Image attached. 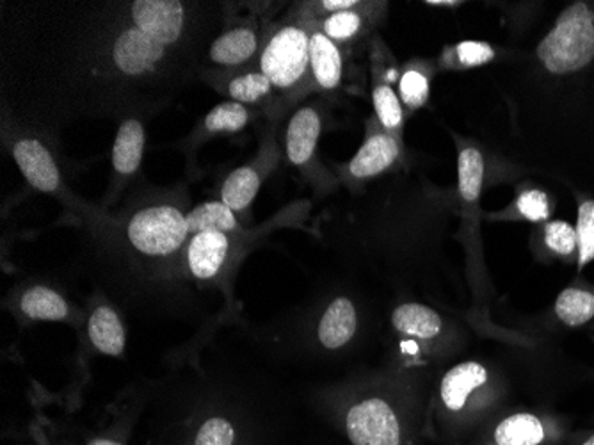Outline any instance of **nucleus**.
<instances>
[{
  "mask_svg": "<svg viewBox=\"0 0 594 445\" xmlns=\"http://www.w3.org/2000/svg\"><path fill=\"white\" fill-rule=\"evenodd\" d=\"M538 58L546 72L574 74L594 60V11L585 2H574L555 21L551 33L538 44Z\"/></svg>",
  "mask_w": 594,
  "mask_h": 445,
  "instance_id": "obj_1",
  "label": "nucleus"
},
{
  "mask_svg": "<svg viewBox=\"0 0 594 445\" xmlns=\"http://www.w3.org/2000/svg\"><path fill=\"white\" fill-rule=\"evenodd\" d=\"M262 74L281 93L300 91L312 74L309 68V33L295 22L276 27L262 47Z\"/></svg>",
  "mask_w": 594,
  "mask_h": 445,
  "instance_id": "obj_2",
  "label": "nucleus"
},
{
  "mask_svg": "<svg viewBox=\"0 0 594 445\" xmlns=\"http://www.w3.org/2000/svg\"><path fill=\"white\" fill-rule=\"evenodd\" d=\"M490 372L479 361H463L452 367L440 383V405L443 410V431L440 435L448 442L463 441L470 433L471 400L488 385Z\"/></svg>",
  "mask_w": 594,
  "mask_h": 445,
  "instance_id": "obj_3",
  "label": "nucleus"
},
{
  "mask_svg": "<svg viewBox=\"0 0 594 445\" xmlns=\"http://www.w3.org/2000/svg\"><path fill=\"white\" fill-rule=\"evenodd\" d=\"M344 431L353 445H412L415 436L397 408L376 396L365 397L345 411Z\"/></svg>",
  "mask_w": 594,
  "mask_h": 445,
  "instance_id": "obj_4",
  "label": "nucleus"
},
{
  "mask_svg": "<svg viewBox=\"0 0 594 445\" xmlns=\"http://www.w3.org/2000/svg\"><path fill=\"white\" fill-rule=\"evenodd\" d=\"M128 243L147 257H167L191 239L186 214L173 205L148 207L134 214L127 227Z\"/></svg>",
  "mask_w": 594,
  "mask_h": 445,
  "instance_id": "obj_5",
  "label": "nucleus"
},
{
  "mask_svg": "<svg viewBox=\"0 0 594 445\" xmlns=\"http://www.w3.org/2000/svg\"><path fill=\"white\" fill-rule=\"evenodd\" d=\"M568 424L559 417L538 411H515L482 435L481 445H566Z\"/></svg>",
  "mask_w": 594,
  "mask_h": 445,
  "instance_id": "obj_6",
  "label": "nucleus"
},
{
  "mask_svg": "<svg viewBox=\"0 0 594 445\" xmlns=\"http://www.w3.org/2000/svg\"><path fill=\"white\" fill-rule=\"evenodd\" d=\"M167 49L169 47L153 40L152 36L128 22L114 40L111 58L119 74L138 79L157 72L166 61Z\"/></svg>",
  "mask_w": 594,
  "mask_h": 445,
  "instance_id": "obj_7",
  "label": "nucleus"
},
{
  "mask_svg": "<svg viewBox=\"0 0 594 445\" xmlns=\"http://www.w3.org/2000/svg\"><path fill=\"white\" fill-rule=\"evenodd\" d=\"M130 22L153 40L172 47L186 33V5L177 0H138L130 4Z\"/></svg>",
  "mask_w": 594,
  "mask_h": 445,
  "instance_id": "obj_8",
  "label": "nucleus"
},
{
  "mask_svg": "<svg viewBox=\"0 0 594 445\" xmlns=\"http://www.w3.org/2000/svg\"><path fill=\"white\" fill-rule=\"evenodd\" d=\"M13 157L30 188L41 193H60V168L41 141L35 138L18 139L13 144Z\"/></svg>",
  "mask_w": 594,
  "mask_h": 445,
  "instance_id": "obj_9",
  "label": "nucleus"
},
{
  "mask_svg": "<svg viewBox=\"0 0 594 445\" xmlns=\"http://www.w3.org/2000/svg\"><path fill=\"white\" fill-rule=\"evenodd\" d=\"M230 255V238L223 232H202L187 243V267L198 280H212L222 272Z\"/></svg>",
  "mask_w": 594,
  "mask_h": 445,
  "instance_id": "obj_10",
  "label": "nucleus"
},
{
  "mask_svg": "<svg viewBox=\"0 0 594 445\" xmlns=\"http://www.w3.org/2000/svg\"><path fill=\"white\" fill-rule=\"evenodd\" d=\"M399 154V138L389 132L372 134L349 163V174L354 178L376 177L387 171L397 161Z\"/></svg>",
  "mask_w": 594,
  "mask_h": 445,
  "instance_id": "obj_11",
  "label": "nucleus"
},
{
  "mask_svg": "<svg viewBox=\"0 0 594 445\" xmlns=\"http://www.w3.org/2000/svg\"><path fill=\"white\" fill-rule=\"evenodd\" d=\"M309 68L315 85L325 91H333L342 82L344 60L339 44L329 40L320 29L309 33Z\"/></svg>",
  "mask_w": 594,
  "mask_h": 445,
  "instance_id": "obj_12",
  "label": "nucleus"
},
{
  "mask_svg": "<svg viewBox=\"0 0 594 445\" xmlns=\"http://www.w3.org/2000/svg\"><path fill=\"white\" fill-rule=\"evenodd\" d=\"M323 130V118L315 107H303L290 118L287 129V157L294 166H305L314 157Z\"/></svg>",
  "mask_w": 594,
  "mask_h": 445,
  "instance_id": "obj_13",
  "label": "nucleus"
},
{
  "mask_svg": "<svg viewBox=\"0 0 594 445\" xmlns=\"http://www.w3.org/2000/svg\"><path fill=\"white\" fill-rule=\"evenodd\" d=\"M261 50V35L255 27L241 25L236 29L225 30L214 43L211 44V60L219 66L247 65Z\"/></svg>",
  "mask_w": 594,
  "mask_h": 445,
  "instance_id": "obj_14",
  "label": "nucleus"
},
{
  "mask_svg": "<svg viewBox=\"0 0 594 445\" xmlns=\"http://www.w3.org/2000/svg\"><path fill=\"white\" fill-rule=\"evenodd\" d=\"M358 328V314L349 297H337L320 317L317 336L328 349H340L353 341Z\"/></svg>",
  "mask_w": 594,
  "mask_h": 445,
  "instance_id": "obj_15",
  "label": "nucleus"
},
{
  "mask_svg": "<svg viewBox=\"0 0 594 445\" xmlns=\"http://www.w3.org/2000/svg\"><path fill=\"white\" fill-rule=\"evenodd\" d=\"M392 327L395 332L415 341H432L442 333L443 319L422 303H404L393 310Z\"/></svg>",
  "mask_w": 594,
  "mask_h": 445,
  "instance_id": "obj_16",
  "label": "nucleus"
},
{
  "mask_svg": "<svg viewBox=\"0 0 594 445\" xmlns=\"http://www.w3.org/2000/svg\"><path fill=\"white\" fill-rule=\"evenodd\" d=\"M144 154V127L139 119L128 118L119 125L114 139L113 168L119 177H132Z\"/></svg>",
  "mask_w": 594,
  "mask_h": 445,
  "instance_id": "obj_17",
  "label": "nucleus"
},
{
  "mask_svg": "<svg viewBox=\"0 0 594 445\" xmlns=\"http://www.w3.org/2000/svg\"><path fill=\"white\" fill-rule=\"evenodd\" d=\"M89 341L102 355H124L127 344L124 322L111 307L94 308L88 321Z\"/></svg>",
  "mask_w": 594,
  "mask_h": 445,
  "instance_id": "obj_18",
  "label": "nucleus"
},
{
  "mask_svg": "<svg viewBox=\"0 0 594 445\" xmlns=\"http://www.w3.org/2000/svg\"><path fill=\"white\" fill-rule=\"evenodd\" d=\"M186 218L191 238L202 232H241V223L237 219V214L223 202L200 203L191 213L186 214Z\"/></svg>",
  "mask_w": 594,
  "mask_h": 445,
  "instance_id": "obj_19",
  "label": "nucleus"
},
{
  "mask_svg": "<svg viewBox=\"0 0 594 445\" xmlns=\"http://www.w3.org/2000/svg\"><path fill=\"white\" fill-rule=\"evenodd\" d=\"M262 171L256 166H242L231 171L222 188V202L233 213H242L250 207L258 194Z\"/></svg>",
  "mask_w": 594,
  "mask_h": 445,
  "instance_id": "obj_20",
  "label": "nucleus"
},
{
  "mask_svg": "<svg viewBox=\"0 0 594 445\" xmlns=\"http://www.w3.org/2000/svg\"><path fill=\"white\" fill-rule=\"evenodd\" d=\"M554 312L566 327H584L594 319V292L584 288L565 289L555 302Z\"/></svg>",
  "mask_w": 594,
  "mask_h": 445,
  "instance_id": "obj_21",
  "label": "nucleus"
},
{
  "mask_svg": "<svg viewBox=\"0 0 594 445\" xmlns=\"http://www.w3.org/2000/svg\"><path fill=\"white\" fill-rule=\"evenodd\" d=\"M25 316L35 321H64L68 317V303L60 292L49 288H33L21 300Z\"/></svg>",
  "mask_w": 594,
  "mask_h": 445,
  "instance_id": "obj_22",
  "label": "nucleus"
},
{
  "mask_svg": "<svg viewBox=\"0 0 594 445\" xmlns=\"http://www.w3.org/2000/svg\"><path fill=\"white\" fill-rule=\"evenodd\" d=\"M484 158L476 149H463L457 157V182L463 200L476 202L481 196Z\"/></svg>",
  "mask_w": 594,
  "mask_h": 445,
  "instance_id": "obj_23",
  "label": "nucleus"
},
{
  "mask_svg": "<svg viewBox=\"0 0 594 445\" xmlns=\"http://www.w3.org/2000/svg\"><path fill=\"white\" fill-rule=\"evenodd\" d=\"M251 113L239 102L217 104L203 119V129L208 134H236L250 124Z\"/></svg>",
  "mask_w": 594,
  "mask_h": 445,
  "instance_id": "obj_24",
  "label": "nucleus"
},
{
  "mask_svg": "<svg viewBox=\"0 0 594 445\" xmlns=\"http://www.w3.org/2000/svg\"><path fill=\"white\" fill-rule=\"evenodd\" d=\"M374 110L378 114L379 124L384 132L399 134L403 129V105L392 86L387 82H376L372 91Z\"/></svg>",
  "mask_w": 594,
  "mask_h": 445,
  "instance_id": "obj_25",
  "label": "nucleus"
},
{
  "mask_svg": "<svg viewBox=\"0 0 594 445\" xmlns=\"http://www.w3.org/2000/svg\"><path fill=\"white\" fill-rule=\"evenodd\" d=\"M273 89L275 88L270 85V80L258 69V72H248L236 77L228 85L226 93L239 104H258L273 93Z\"/></svg>",
  "mask_w": 594,
  "mask_h": 445,
  "instance_id": "obj_26",
  "label": "nucleus"
},
{
  "mask_svg": "<svg viewBox=\"0 0 594 445\" xmlns=\"http://www.w3.org/2000/svg\"><path fill=\"white\" fill-rule=\"evenodd\" d=\"M364 29V16L356 10L339 11L326 16L320 30L334 43H347Z\"/></svg>",
  "mask_w": 594,
  "mask_h": 445,
  "instance_id": "obj_27",
  "label": "nucleus"
},
{
  "mask_svg": "<svg viewBox=\"0 0 594 445\" xmlns=\"http://www.w3.org/2000/svg\"><path fill=\"white\" fill-rule=\"evenodd\" d=\"M543 239L554 255L563 258L573 257L579 253V238L577 228L566 221H548L543 230Z\"/></svg>",
  "mask_w": 594,
  "mask_h": 445,
  "instance_id": "obj_28",
  "label": "nucleus"
},
{
  "mask_svg": "<svg viewBox=\"0 0 594 445\" xmlns=\"http://www.w3.org/2000/svg\"><path fill=\"white\" fill-rule=\"evenodd\" d=\"M574 228L579 238V269H582L594 260V200L580 203Z\"/></svg>",
  "mask_w": 594,
  "mask_h": 445,
  "instance_id": "obj_29",
  "label": "nucleus"
},
{
  "mask_svg": "<svg viewBox=\"0 0 594 445\" xmlns=\"http://www.w3.org/2000/svg\"><path fill=\"white\" fill-rule=\"evenodd\" d=\"M399 94H401L403 104L408 105L409 110L422 107L429 99L428 75L422 74L420 69L409 68L408 72L401 77V82H399Z\"/></svg>",
  "mask_w": 594,
  "mask_h": 445,
  "instance_id": "obj_30",
  "label": "nucleus"
},
{
  "mask_svg": "<svg viewBox=\"0 0 594 445\" xmlns=\"http://www.w3.org/2000/svg\"><path fill=\"white\" fill-rule=\"evenodd\" d=\"M516 208L527 221L532 223L546 221L552 214L551 199L540 189L523 191L516 200Z\"/></svg>",
  "mask_w": 594,
  "mask_h": 445,
  "instance_id": "obj_31",
  "label": "nucleus"
},
{
  "mask_svg": "<svg viewBox=\"0 0 594 445\" xmlns=\"http://www.w3.org/2000/svg\"><path fill=\"white\" fill-rule=\"evenodd\" d=\"M457 63L463 68H476V66L488 65L495 60V50L486 41L467 40L454 47Z\"/></svg>",
  "mask_w": 594,
  "mask_h": 445,
  "instance_id": "obj_32",
  "label": "nucleus"
},
{
  "mask_svg": "<svg viewBox=\"0 0 594 445\" xmlns=\"http://www.w3.org/2000/svg\"><path fill=\"white\" fill-rule=\"evenodd\" d=\"M236 442V430L230 421L223 417H212L203 422L198 431L197 441L192 445H233Z\"/></svg>",
  "mask_w": 594,
  "mask_h": 445,
  "instance_id": "obj_33",
  "label": "nucleus"
},
{
  "mask_svg": "<svg viewBox=\"0 0 594 445\" xmlns=\"http://www.w3.org/2000/svg\"><path fill=\"white\" fill-rule=\"evenodd\" d=\"M356 5H359L356 0H326V2H320L319 8L323 11H329V15H331V13H339V11L354 10Z\"/></svg>",
  "mask_w": 594,
  "mask_h": 445,
  "instance_id": "obj_34",
  "label": "nucleus"
},
{
  "mask_svg": "<svg viewBox=\"0 0 594 445\" xmlns=\"http://www.w3.org/2000/svg\"><path fill=\"white\" fill-rule=\"evenodd\" d=\"M566 445H594V430L570 433Z\"/></svg>",
  "mask_w": 594,
  "mask_h": 445,
  "instance_id": "obj_35",
  "label": "nucleus"
},
{
  "mask_svg": "<svg viewBox=\"0 0 594 445\" xmlns=\"http://www.w3.org/2000/svg\"><path fill=\"white\" fill-rule=\"evenodd\" d=\"M428 5H443V8H454V5H459L462 2H454V0H428L426 2Z\"/></svg>",
  "mask_w": 594,
  "mask_h": 445,
  "instance_id": "obj_36",
  "label": "nucleus"
},
{
  "mask_svg": "<svg viewBox=\"0 0 594 445\" xmlns=\"http://www.w3.org/2000/svg\"><path fill=\"white\" fill-rule=\"evenodd\" d=\"M88 445H124L119 444L116 441H109V438H94V441L89 442Z\"/></svg>",
  "mask_w": 594,
  "mask_h": 445,
  "instance_id": "obj_37",
  "label": "nucleus"
}]
</instances>
